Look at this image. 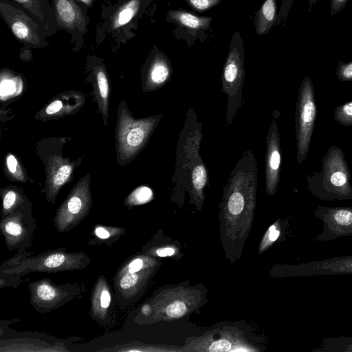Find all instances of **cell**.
Here are the masks:
<instances>
[{
  "label": "cell",
  "instance_id": "6da1fadb",
  "mask_svg": "<svg viewBox=\"0 0 352 352\" xmlns=\"http://www.w3.org/2000/svg\"><path fill=\"white\" fill-rule=\"evenodd\" d=\"M201 131V123L197 122L194 109H190L179 135L173 178L177 185H188L194 199L199 202L204 200L208 183V172L200 155Z\"/></svg>",
  "mask_w": 352,
  "mask_h": 352
},
{
  "label": "cell",
  "instance_id": "7a4b0ae2",
  "mask_svg": "<svg viewBox=\"0 0 352 352\" xmlns=\"http://www.w3.org/2000/svg\"><path fill=\"white\" fill-rule=\"evenodd\" d=\"M308 191L322 201H345L352 199L351 174L343 151L331 146L322 160L320 171L306 177Z\"/></svg>",
  "mask_w": 352,
  "mask_h": 352
},
{
  "label": "cell",
  "instance_id": "3957f363",
  "mask_svg": "<svg viewBox=\"0 0 352 352\" xmlns=\"http://www.w3.org/2000/svg\"><path fill=\"white\" fill-rule=\"evenodd\" d=\"M222 92L228 97L226 126L231 124L243 103L244 47L240 34L232 37L222 72Z\"/></svg>",
  "mask_w": 352,
  "mask_h": 352
},
{
  "label": "cell",
  "instance_id": "277c9868",
  "mask_svg": "<svg viewBox=\"0 0 352 352\" xmlns=\"http://www.w3.org/2000/svg\"><path fill=\"white\" fill-rule=\"evenodd\" d=\"M316 104L314 85L311 78L305 76L298 89L295 111L296 159L301 164L310 149L315 122Z\"/></svg>",
  "mask_w": 352,
  "mask_h": 352
},
{
  "label": "cell",
  "instance_id": "5b68a950",
  "mask_svg": "<svg viewBox=\"0 0 352 352\" xmlns=\"http://www.w3.org/2000/svg\"><path fill=\"white\" fill-rule=\"evenodd\" d=\"M148 259L138 256L129 260L116 275L115 289L124 298L134 297L148 277Z\"/></svg>",
  "mask_w": 352,
  "mask_h": 352
},
{
  "label": "cell",
  "instance_id": "8992f818",
  "mask_svg": "<svg viewBox=\"0 0 352 352\" xmlns=\"http://www.w3.org/2000/svg\"><path fill=\"white\" fill-rule=\"evenodd\" d=\"M314 215L323 222L322 233L318 241H327L352 235V206L327 207L318 206Z\"/></svg>",
  "mask_w": 352,
  "mask_h": 352
},
{
  "label": "cell",
  "instance_id": "52a82bcc",
  "mask_svg": "<svg viewBox=\"0 0 352 352\" xmlns=\"http://www.w3.org/2000/svg\"><path fill=\"white\" fill-rule=\"evenodd\" d=\"M91 204L89 190L78 188L74 190L58 210L54 218L59 232H68L87 214Z\"/></svg>",
  "mask_w": 352,
  "mask_h": 352
},
{
  "label": "cell",
  "instance_id": "ba28073f",
  "mask_svg": "<svg viewBox=\"0 0 352 352\" xmlns=\"http://www.w3.org/2000/svg\"><path fill=\"white\" fill-rule=\"evenodd\" d=\"M280 138L276 119L274 118L266 138L265 187L269 195H274L276 192L280 181Z\"/></svg>",
  "mask_w": 352,
  "mask_h": 352
},
{
  "label": "cell",
  "instance_id": "9c48e42d",
  "mask_svg": "<svg viewBox=\"0 0 352 352\" xmlns=\"http://www.w3.org/2000/svg\"><path fill=\"white\" fill-rule=\"evenodd\" d=\"M0 10L1 16L17 38L31 45L42 44L36 26L25 13L3 1Z\"/></svg>",
  "mask_w": 352,
  "mask_h": 352
},
{
  "label": "cell",
  "instance_id": "30bf717a",
  "mask_svg": "<svg viewBox=\"0 0 352 352\" xmlns=\"http://www.w3.org/2000/svg\"><path fill=\"white\" fill-rule=\"evenodd\" d=\"M161 118V115L133 121L130 120L122 128L120 135L122 150L130 154L138 151L148 140L155 126Z\"/></svg>",
  "mask_w": 352,
  "mask_h": 352
},
{
  "label": "cell",
  "instance_id": "8fae6325",
  "mask_svg": "<svg viewBox=\"0 0 352 352\" xmlns=\"http://www.w3.org/2000/svg\"><path fill=\"white\" fill-rule=\"evenodd\" d=\"M298 271L302 276L352 274V255L302 264Z\"/></svg>",
  "mask_w": 352,
  "mask_h": 352
},
{
  "label": "cell",
  "instance_id": "7c38bea8",
  "mask_svg": "<svg viewBox=\"0 0 352 352\" xmlns=\"http://www.w3.org/2000/svg\"><path fill=\"white\" fill-rule=\"evenodd\" d=\"M32 302L38 308L51 309L60 305L69 297V294L60 287L53 285L44 280L30 284Z\"/></svg>",
  "mask_w": 352,
  "mask_h": 352
},
{
  "label": "cell",
  "instance_id": "4fadbf2b",
  "mask_svg": "<svg viewBox=\"0 0 352 352\" xmlns=\"http://www.w3.org/2000/svg\"><path fill=\"white\" fill-rule=\"evenodd\" d=\"M78 258L77 255L72 256L63 252H53L43 254L41 257L34 259L33 264L28 266L30 271L56 272L76 269L78 265L77 261H73ZM83 266V265H82Z\"/></svg>",
  "mask_w": 352,
  "mask_h": 352
},
{
  "label": "cell",
  "instance_id": "5bb4252c",
  "mask_svg": "<svg viewBox=\"0 0 352 352\" xmlns=\"http://www.w3.org/2000/svg\"><path fill=\"white\" fill-rule=\"evenodd\" d=\"M56 18L60 25L74 30L85 28L84 14L74 0H54Z\"/></svg>",
  "mask_w": 352,
  "mask_h": 352
},
{
  "label": "cell",
  "instance_id": "9a60e30c",
  "mask_svg": "<svg viewBox=\"0 0 352 352\" xmlns=\"http://www.w3.org/2000/svg\"><path fill=\"white\" fill-rule=\"evenodd\" d=\"M1 229L9 249L16 248L30 241L32 232L28 229V224L23 223L19 217H8L1 223Z\"/></svg>",
  "mask_w": 352,
  "mask_h": 352
},
{
  "label": "cell",
  "instance_id": "2e32d148",
  "mask_svg": "<svg viewBox=\"0 0 352 352\" xmlns=\"http://www.w3.org/2000/svg\"><path fill=\"white\" fill-rule=\"evenodd\" d=\"M168 16L170 21L192 34L204 33L208 30L212 20L211 16H196L182 9L170 10Z\"/></svg>",
  "mask_w": 352,
  "mask_h": 352
},
{
  "label": "cell",
  "instance_id": "e0dca14e",
  "mask_svg": "<svg viewBox=\"0 0 352 352\" xmlns=\"http://www.w3.org/2000/svg\"><path fill=\"white\" fill-rule=\"evenodd\" d=\"M173 68L168 57L157 52L153 57L147 73V82L151 87L163 86L170 78Z\"/></svg>",
  "mask_w": 352,
  "mask_h": 352
},
{
  "label": "cell",
  "instance_id": "ac0fdd59",
  "mask_svg": "<svg viewBox=\"0 0 352 352\" xmlns=\"http://www.w3.org/2000/svg\"><path fill=\"white\" fill-rule=\"evenodd\" d=\"M111 302L109 285L102 276L98 278L91 294V314L94 319L104 320Z\"/></svg>",
  "mask_w": 352,
  "mask_h": 352
},
{
  "label": "cell",
  "instance_id": "d6986e66",
  "mask_svg": "<svg viewBox=\"0 0 352 352\" xmlns=\"http://www.w3.org/2000/svg\"><path fill=\"white\" fill-rule=\"evenodd\" d=\"M276 0H265L255 16V30L257 35L267 34L276 22Z\"/></svg>",
  "mask_w": 352,
  "mask_h": 352
},
{
  "label": "cell",
  "instance_id": "ffe728a7",
  "mask_svg": "<svg viewBox=\"0 0 352 352\" xmlns=\"http://www.w3.org/2000/svg\"><path fill=\"white\" fill-rule=\"evenodd\" d=\"M140 0H131L122 6L112 19V26L116 28L129 22L138 12Z\"/></svg>",
  "mask_w": 352,
  "mask_h": 352
},
{
  "label": "cell",
  "instance_id": "44dd1931",
  "mask_svg": "<svg viewBox=\"0 0 352 352\" xmlns=\"http://www.w3.org/2000/svg\"><path fill=\"white\" fill-rule=\"evenodd\" d=\"M335 120L344 126H352V101L338 105L334 110Z\"/></svg>",
  "mask_w": 352,
  "mask_h": 352
},
{
  "label": "cell",
  "instance_id": "7402d4cb",
  "mask_svg": "<svg viewBox=\"0 0 352 352\" xmlns=\"http://www.w3.org/2000/svg\"><path fill=\"white\" fill-rule=\"evenodd\" d=\"M153 197V192L147 186H141L134 190L128 199L131 205H138L149 201Z\"/></svg>",
  "mask_w": 352,
  "mask_h": 352
},
{
  "label": "cell",
  "instance_id": "603a6c76",
  "mask_svg": "<svg viewBox=\"0 0 352 352\" xmlns=\"http://www.w3.org/2000/svg\"><path fill=\"white\" fill-rule=\"evenodd\" d=\"M21 6L34 14L41 20H44L41 0H14Z\"/></svg>",
  "mask_w": 352,
  "mask_h": 352
},
{
  "label": "cell",
  "instance_id": "cb8c5ba5",
  "mask_svg": "<svg viewBox=\"0 0 352 352\" xmlns=\"http://www.w3.org/2000/svg\"><path fill=\"white\" fill-rule=\"evenodd\" d=\"M336 75L340 81H352V60L349 62L339 61Z\"/></svg>",
  "mask_w": 352,
  "mask_h": 352
},
{
  "label": "cell",
  "instance_id": "d4e9b609",
  "mask_svg": "<svg viewBox=\"0 0 352 352\" xmlns=\"http://www.w3.org/2000/svg\"><path fill=\"white\" fill-rule=\"evenodd\" d=\"M121 230V228L118 229L99 226L94 228V234L96 238L104 241L115 237L116 235H120Z\"/></svg>",
  "mask_w": 352,
  "mask_h": 352
},
{
  "label": "cell",
  "instance_id": "484cf974",
  "mask_svg": "<svg viewBox=\"0 0 352 352\" xmlns=\"http://www.w3.org/2000/svg\"><path fill=\"white\" fill-rule=\"evenodd\" d=\"M72 171V167L67 164L62 166L53 177V188L56 190L63 185L69 178Z\"/></svg>",
  "mask_w": 352,
  "mask_h": 352
},
{
  "label": "cell",
  "instance_id": "4316f807",
  "mask_svg": "<svg viewBox=\"0 0 352 352\" xmlns=\"http://www.w3.org/2000/svg\"><path fill=\"white\" fill-rule=\"evenodd\" d=\"M194 10L203 12L220 3L221 0H185Z\"/></svg>",
  "mask_w": 352,
  "mask_h": 352
},
{
  "label": "cell",
  "instance_id": "83f0119b",
  "mask_svg": "<svg viewBox=\"0 0 352 352\" xmlns=\"http://www.w3.org/2000/svg\"><path fill=\"white\" fill-rule=\"evenodd\" d=\"M186 311V306L185 303L180 301L173 302L167 306L166 313L170 318H179L182 316Z\"/></svg>",
  "mask_w": 352,
  "mask_h": 352
},
{
  "label": "cell",
  "instance_id": "f1b7e54d",
  "mask_svg": "<svg viewBox=\"0 0 352 352\" xmlns=\"http://www.w3.org/2000/svg\"><path fill=\"white\" fill-rule=\"evenodd\" d=\"M232 343L228 339H220L210 343L207 349L209 351H228L231 350Z\"/></svg>",
  "mask_w": 352,
  "mask_h": 352
},
{
  "label": "cell",
  "instance_id": "f546056e",
  "mask_svg": "<svg viewBox=\"0 0 352 352\" xmlns=\"http://www.w3.org/2000/svg\"><path fill=\"white\" fill-rule=\"evenodd\" d=\"M97 81L102 98L107 99L109 94V86L106 75L103 71L98 72Z\"/></svg>",
  "mask_w": 352,
  "mask_h": 352
},
{
  "label": "cell",
  "instance_id": "4dcf8cb0",
  "mask_svg": "<svg viewBox=\"0 0 352 352\" xmlns=\"http://www.w3.org/2000/svg\"><path fill=\"white\" fill-rule=\"evenodd\" d=\"M16 194L14 191H8L3 197V210L6 212L9 210H10L14 204H16Z\"/></svg>",
  "mask_w": 352,
  "mask_h": 352
},
{
  "label": "cell",
  "instance_id": "1f68e13d",
  "mask_svg": "<svg viewBox=\"0 0 352 352\" xmlns=\"http://www.w3.org/2000/svg\"><path fill=\"white\" fill-rule=\"evenodd\" d=\"M349 0H330V16H333L334 14L341 11L348 3Z\"/></svg>",
  "mask_w": 352,
  "mask_h": 352
},
{
  "label": "cell",
  "instance_id": "d6a6232c",
  "mask_svg": "<svg viewBox=\"0 0 352 352\" xmlns=\"http://www.w3.org/2000/svg\"><path fill=\"white\" fill-rule=\"evenodd\" d=\"M62 108V102L60 100H55L49 104L46 109L47 114H54L57 113Z\"/></svg>",
  "mask_w": 352,
  "mask_h": 352
},
{
  "label": "cell",
  "instance_id": "836d02e7",
  "mask_svg": "<svg viewBox=\"0 0 352 352\" xmlns=\"http://www.w3.org/2000/svg\"><path fill=\"white\" fill-rule=\"evenodd\" d=\"M279 234L280 231L278 230H276V226L274 225L271 226L268 229L267 235L269 240L271 242L275 241L279 236Z\"/></svg>",
  "mask_w": 352,
  "mask_h": 352
},
{
  "label": "cell",
  "instance_id": "e575fe53",
  "mask_svg": "<svg viewBox=\"0 0 352 352\" xmlns=\"http://www.w3.org/2000/svg\"><path fill=\"white\" fill-rule=\"evenodd\" d=\"M175 250L172 248H161L156 250V254L160 257L169 256L174 254Z\"/></svg>",
  "mask_w": 352,
  "mask_h": 352
},
{
  "label": "cell",
  "instance_id": "d590c367",
  "mask_svg": "<svg viewBox=\"0 0 352 352\" xmlns=\"http://www.w3.org/2000/svg\"><path fill=\"white\" fill-rule=\"evenodd\" d=\"M17 161L13 155H9L7 158V165L9 170L15 173L16 172Z\"/></svg>",
  "mask_w": 352,
  "mask_h": 352
},
{
  "label": "cell",
  "instance_id": "8d00e7d4",
  "mask_svg": "<svg viewBox=\"0 0 352 352\" xmlns=\"http://www.w3.org/2000/svg\"><path fill=\"white\" fill-rule=\"evenodd\" d=\"M319 0H308V11L311 12L313 6L316 4V3Z\"/></svg>",
  "mask_w": 352,
  "mask_h": 352
},
{
  "label": "cell",
  "instance_id": "74e56055",
  "mask_svg": "<svg viewBox=\"0 0 352 352\" xmlns=\"http://www.w3.org/2000/svg\"><path fill=\"white\" fill-rule=\"evenodd\" d=\"M150 307L148 306V305H145L142 307V312L144 314H149L150 312Z\"/></svg>",
  "mask_w": 352,
  "mask_h": 352
},
{
  "label": "cell",
  "instance_id": "f35d334b",
  "mask_svg": "<svg viewBox=\"0 0 352 352\" xmlns=\"http://www.w3.org/2000/svg\"><path fill=\"white\" fill-rule=\"evenodd\" d=\"M83 1H86L87 3H88L89 0H83Z\"/></svg>",
  "mask_w": 352,
  "mask_h": 352
}]
</instances>
